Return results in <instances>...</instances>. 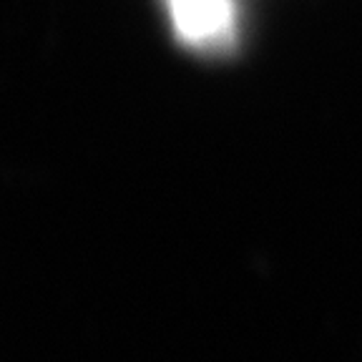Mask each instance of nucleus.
<instances>
[{
  "label": "nucleus",
  "mask_w": 362,
  "mask_h": 362,
  "mask_svg": "<svg viewBox=\"0 0 362 362\" xmlns=\"http://www.w3.org/2000/svg\"><path fill=\"white\" fill-rule=\"evenodd\" d=\"M171 35L199 56H226L242 40L237 0H164Z\"/></svg>",
  "instance_id": "f257e3e1"
}]
</instances>
